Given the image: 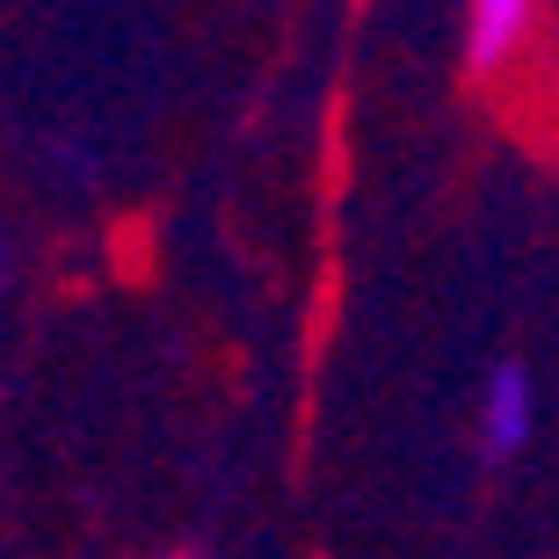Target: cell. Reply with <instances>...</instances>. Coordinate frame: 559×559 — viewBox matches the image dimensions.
<instances>
[{
    "label": "cell",
    "instance_id": "2",
    "mask_svg": "<svg viewBox=\"0 0 559 559\" xmlns=\"http://www.w3.org/2000/svg\"><path fill=\"white\" fill-rule=\"evenodd\" d=\"M531 29V0H473V37H465V73H495Z\"/></svg>",
    "mask_w": 559,
    "mask_h": 559
},
{
    "label": "cell",
    "instance_id": "1",
    "mask_svg": "<svg viewBox=\"0 0 559 559\" xmlns=\"http://www.w3.org/2000/svg\"><path fill=\"white\" fill-rule=\"evenodd\" d=\"M531 443V371L523 364H495L487 378V457H516Z\"/></svg>",
    "mask_w": 559,
    "mask_h": 559
}]
</instances>
